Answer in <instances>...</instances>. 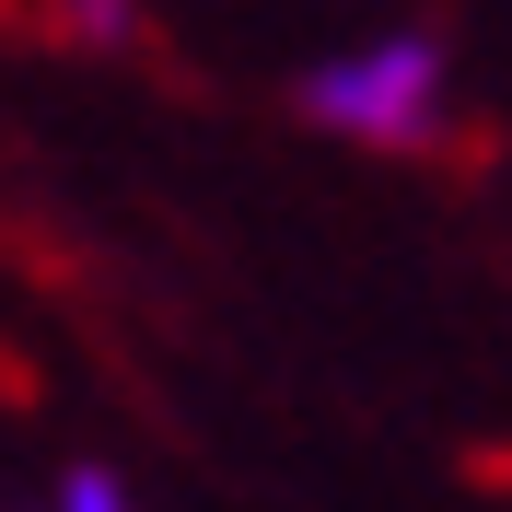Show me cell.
<instances>
[{
    "label": "cell",
    "instance_id": "cell-1",
    "mask_svg": "<svg viewBox=\"0 0 512 512\" xmlns=\"http://www.w3.org/2000/svg\"><path fill=\"white\" fill-rule=\"evenodd\" d=\"M443 94H454V59L431 24H384V35L303 70V117L326 140H361V152H431L443 140Z\"/></svg>",
    "mask_w": 512,
    "mask_h": 512
},
{
    "label": "cell",
    "instance_id": "cell-3",
    "mask_svg": "<svg viewBox=\"0 0 512 512\" xmlns=\"http://www.w3.org/2000/svg\"><path fill=\"white\" fill-rule=\"evenodd\" d=\"M47 12H59L70 35H94V47H117V35H128V0H47Z\"/></svg>",
    "mask_w": 512,
    "mask_h": 512
},
{
    "label": "cell",
    "instance_id": "cell-2",
    "mask_svg": "<svg viewBox=\"0 0 512 512\" xmlns=\"http://www.w3.org/2000/svg\"><path fill=\"white\" fill-rule=\"evenodd\" d=\"M47 512H128V478H117V466H70Z\"/></svg>",
    "mask_w": 512,
    "mask_h": 512
}]
</instances>
